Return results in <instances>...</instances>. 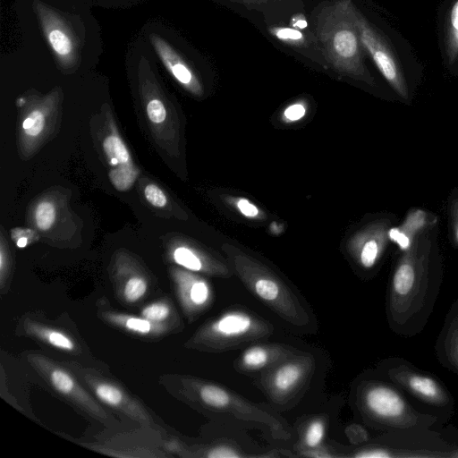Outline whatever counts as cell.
Returning <instances> with one entry per match:
<instances>
[{
	"mask_svg": "<svg viewBox=\"0 0 458 458\" xmlns=\"http://www.w3.org/2000/svg\"><path fill=\"white\" fill-rule=\"evenodd\" d=\"M269 352L261 346H253L247 349L242 357V363L250 369H259L267 364Z\"/></svg>",
	"mask_w": 458,
	"mask_h": 458,
	"instance_id": "484cf974",
	"label": "cell"
},
{
	"mask_svg": "<svg viewBox=\"0 0 458 458\" xmlns=\"http://www.w3.org/2000/svg\"><path fill=\"white\" fill-rule=\"evenodd\" d=\"M454 238H455V241L458 244V221L456 222L455 224V226H454Z\"/></svg>",
	"mask_w": 458,
	"mask_h": 458,
	"instance_id": "b9f144b4",
	"label": "cell"
},
{
	"mask_svg": "<svg viewBox=\"0 0 458 458\" xmlns=\"http://www.w3.org/2000/svg\"><path fill=\"white\" fill-rule=\"evenodd\" d=\"M421 230L402 250L390 278L386 312L390 329L410 338L423 331L433 312L443 282L437 242Z\"/></svg>",
	"mask_w": 458,
	"mask_h": 458,
	"instance_id": "6da1fadb",
	"label": "cell"
},
{
	"mask_svg": "<svg viewBox=\"0 0 458 458\" xmlns=\"http://www.w3.org/2000/svg\"><path fill=\"white\" fill-rule=\"evenodd\" d=\"M235 206L240 213L246 217L254 218L259 214L258 207L247 199H238L235 202Z\"/></svg>",
	"mask_w": 458,
	"mask_h": 458,
	"instance_id": "d590c367",
	"label": "cell"
},
{
	"mask_svg": "<svg viewBox=\"0 0 458 458\" xmlns=\"http://www.w3.org/2000/svg\"><path fill=\"white\" fill-rule=\"evenodd\" d=\"M252 287L260 299L268 302H276L283 294V289L276 279L265 276L255 278Z\"/></svg>",
	"mask_w": 458,
	"mask_h": 458,
	"instance_id": "d6986e66",
	"label": "cell"
},
{
	"mask_svg": "<svg viewBox=\"0 0 458 458\" xmlns=\"http://www.w3.org/2000/svg\"><path fill=\"white\" fill-rule=\"evenodd\" d=\"M386 233L384 229L359 236L354 242V257L365 270H371L379 262L386 245Z\"/></svg>",
	"mask_w": 458,
	"mask_h": 458,
	"instance_id": "4fadbf2b",
	"label": "cell"
},
{
	"mask_svg": "<svg viewBox=\"0 0 458 458\" xmlns=\"http://www.w3.org/2000/svg\"><path fill=\"white\" fill-rule=\"evenodd\" d=\"M454 446L439 431L404 429L386 432L370 446L357 452L360 458H452Z\"/></svg>",
	"mask_w": 458,
	"mask_h": 458,
	"instance_id": "8992f818",
	"label": "cell"
},
{
	"mask_svg": "<svg viewBox=\"0 0 458 458\" xmlns=\"http://www.w3.org/2000/svg\"><path fill=\"white\" fill-rule=\"evenodd\" d=\"M354 19L364 51L394 91L409 99L422 69L408 43L394 30L376 25L356 4Z\"/></svg>",
	"mask_w": 458,
	"mask_h": 458,
	"instance_id": "3957f363",
	"label": "cell"
},
{
	"mask_svg": "<svg viewBox=\"0 0 458 458\" xmlns=\"http://www.w3.org/2000/svg\"><path fill=\"white\" fill-rule=\"evenodd\" d=\"M352 0H333L316 16L315 31L326 60L339 72L374 84L364 63L361 45L354 19Z\"/></svg>",
	"mask_w": 458,
	"mask_h": 458,
	"instance_id": "7a4b0ae2",
	"label": "cell"
},
{
	"mask_svg": "<svg viewBox=\"0 0 458 458\" xmlns=\"http://www.w3.org/2000/svg\"><path fill=\"white\" fill-rule=\"evenodd\" d=\"M199 396L206 404L215 408H224L231 400L225 389L213 385L203 386L199 390Z\"/></svg>",
	"mask_w": 458,
	"mask_h": 458,
	"instance_id": "7402d4cb",
	"label": "cell"
},
{
	"mask_svg": "<svg viewBox=\"0 0 458 458\" xmlns=\"http://www.w3.org/2000/svg\"><path fill=\"white\" fill-rule=\"evenodd\" d=\"M92 388L99 400L106 404L123 408L130 414L140 416L137 406L131 403L128 396L117 386L107 382H95Z\"/></svg>",
	"mask_w": 458,
	"mask_h": 458,
	"instance_id": "9a60e30c",
	"label": "cell"
},
{
	"mask_svg": "<svg viewBox=\"0 0 458 458\" xmlns=\"http://www.w3.org/2000/svg\"><path fill=\"white\" fill-rule=\"evenodd\" d=\"M146 291V281L142 277L132 276L126 282L123 294L128 301H136L145 294Z\"/></svg>",
	"mask_w": 458,
	"mask_h": 458,
	"instance_id": "f1b7e54d",
	"label": "cell"
},
{
	"mask_svg": "<svg viewBox=\"0 0 458 458\" xmlns=\"http://www.w3.org/2000/svg\"><path fill=\"white\" fill-rule=\"evenodd\" d=\"M170 313L169 307L165 303H153L147 306L141 312L143 318L157 323L165 320Z\"/></svg>",
	"mask_w": 458,
	"mask_h": 458,
	"instance_id": "1f68e13d",
	"label": "cell"
},
{
	"mask_svg": "<svg viewBox=\"0 0 458 458\" xmlns=\"http://www.w3.org/2000/svg\"><path fill=\"white\" fill-rule=\"evenodd\" d=\"M325 435V425L321 420L312 421L305 433V443L310 447L318 446Z\"/></svg>",
	"mask_w": 458,
	"mask_h": 458,
	"instance_id": "4dcf8cb0",
	"label": "cell"
},
{
	"mask_svg": "<svg viewBox=\"0 0 458 458\" xmlns=\"http://www.w3.org/2000/svg\"><path fill=\"white\" fill-rule=\"evenodd\" d=\"M28 243H29V241H28L27 237H19L16 240V245L19 248H24V247H26L28 245Z\"/></svg>",
	"mask_w": 458,
	"mask_h": 458,
	"instance_id": "ab89813d",
	"label": "cell"
},
{
	"mask_svg": "<svg viewBox=\"0 0 458 458\" xmlns=\"http://www.w3.org/2000/svg\"><path fill=\"white\" fill-rule=\"evenodd\" d=\"M151 46L173 78L188 91L199 95L202 91L198 76L179 51L158 34L149 35Z\"/></svg>",
	"mask_w": 458,
	"mask_h": 458,
	"instance_id": "9c48e42d",
	"label": "cell"
},
{
	"mask_svg": "<svg viewBox=\"0 0 458 458\" xmlns=\"http://www.w3.org/2000/svg\"><path fill=\"white\" fill-rule=\"evenodd\" d=\"M56 211L53 203L49 201H42L38 204L35 212V223L41 231L50 229L55 220Z\"/></svg>",
	"mask_w": 458,
	"mask_h": 458,
	"instance_id": "cb8c5ba5",
	"label": "cell"
},
{
	"mask_svg": "<svg viewBox=\"0 0 458 458\" xmlns=\"http://www.w3.org/2000/svg\"><path fill=\"white\" fill-rule=\"evenodd\" d=\"M40 366L46 371L47 377L56 391L88 408L93 413L98 416L105 415V412L99 409L98 404L93 402L68 372L48 362H43Z\"/></svg>",
	"mask_w": 458,
	"mask_h": 458,
	"instance_id": "8fae6325",
	"label": "cell"
},
{
	"mask_svg": "<svg viewBox=\"0 0 458 458\" xmlns=\"http://www.w3.org/2000/svg\"><path fill=\"white\" fill-rule=\"evenodd\" d=\"M434 349L439 363L458 376V298L445 315Z\"/></svg>",
	"mask_w": 458,
	"mask_h": 458,
	"instance_id": "30bf717a",
	"label": "cell"
},
{
	"mask_svg": "<svg viewBox=\"0 0 458 458\" xmlns=\"http://www.w3.org/2000/svg\"><path fill=\"white\" fill-rule=\"evenodd\" d=\"M222 1H226V2L242 4L248 8L258 9V8L265 7L268 4H272L276 3V1H281V0H222Z\"/></svg>",
	"mask_w": 458,
	"mask_h": 458,
	"instance_id": "8d00e7d4",
	"label": "cell"
},
{
	"mask_svg": "<svg viewBox=\"0 0 458 458\" xmlns=\"http://www.w3.org/2000/svg\"><path fill=\"white\" fill-rule=\"evenodd\" d=\"M441 436L454 448L452 453V458H458V428L449 425L441 428L439 430Z\"/></svg>",
	"mask_w": 458,
	"mask_h": 458,
	"instance_id": "e575fe53",
	"label": "cell"
},
{
	"mask_svg": "<svg viewBox=\"0 0 458 458\" xmlns=\"http://www.w3.org/2000/svg\"><path fill=\"white\" fill-rule=\"evenodd\" d=\"M115 322H121L127 329L140 333L148 334L152 330L151 321L145 318L113 316Z\"/></svg>",
	"mask_w": 458,
	"mask_h": 458,
	"instance_id": "83f0119b",
	"label": "cell"
},
{
	"mask_svg": "<svg viewBox=\"0 0 458 458\" xmlns=\"http://www.w3.org/2000/svg\"><path fill=\"white\" fill-rule=\"evenodd\" d=\"M255 327V319L248 313L229 311L216 319L210 325L209 331L216 339L233 343L252 333Z\"/></svg>",
	"mask_w": 458,
	"mask_h": 458,
	"instance_id": "7c38bea8",
	"label": "cell"
},
{
	"mask_svg": "<svg viewBox=\"0 0 458 458\" xmlns=\"http://www.w3.org/2000/svg\"><path fill=\"white\" fill-rule=\"evenodd\" d=\"M103 148L112 166L133 167L130 152L121 138L112 133L103 142ZM116 168V169H117Z\"/></svg>",
	"mask_w": 458,
	"mask_h": 458,
	"instance_id": "ac0fdd59",
	"label": "cell"
},
{
	"mask_svg": "<svg viewBox=\"0 0 458 458\" xmlns=\"http://www.w3.org/2000/svg\"><path fill=\"white\" fill-rule=\"evenodd\" d=\"M377 371L400 388L421 411L436 416L438 430L453 417L454 396L435 375L398 356L382 360Z\"/></svg>",
	"mask_w": 458,
	"mask_h": 458,
	"instance_id": "5b68a950",
	"label": "cell"
},
{
	"mask_svg": "<svg viewBox=\"0 0 458 458\" xmlns=\"http://www.w3.org/2000/svg\"><path fill=\"white\" fill-rule=\"evenodd\" d=\"M173 259L178 265L191 270L201 271L204 264L200 257L191 248L179 246L173 252Z\"/></svg>",
	"mask_w": 458,
	"mask_h": 458,
	"instance_id": "ffe728a7",
	"label": "cell"
},
{
	"mask_svg": "<svg viewBox=\"0 0 458 458\" xmlns=\"http://www.w3.org/2000/svg\"><path fill=\"white\" fill-rule=\"evenodd\" d=\"M284 118L288 122H296L306 114V107L301 103H294L284 110Z\"/></svg>",
	"mask_w": 458,
	"mask_h": 458,
	"instance_id": "836d02e7",
	"label": "cell"
},
{
	"mask_svg": "<svg viewBox=\"0 0 458 458\" xmlns=\"http://www.w3.org/2000/svg\"><path fill=\"white\" fill-rule=\"evenodd\" d=\"M304 373L297 362L286 363L276 369L272 377V386L278 394H286L296 386Z\"/></svg>",
	"mask_w": 458,
	"mask_h": 458,
	"instance_id": "e0dca14e",
	"label": "cell"
},
{
	"mask_svg": "<svg viewBox=\"0 0 458 458\" xmlns=\"http://www.w3.org/2000/svg\"><path fill=\"white\" fill-rule=\"evenodd\" d=\"M44 125V113L39 109H34L23 120L22 130L28 136L35 137L41 133Z\"/></svg>",
	"mask_w": 458,
	"mask_h": 458,
	"instance_id": "4316f807",
	"label": "cell"
},
{
	"mask_svg": "<svg viewBox=\"0 0 458 458\" xmlns=\"http://www.w3.org/2000/svg\"><path fill=\"white\" fill-rule=\"evenodd\" d=\"M208 456L211 458H236L240 455L229 447L219 446L211 450Z\"/></svg>",
	"mask_w": 458,
	"mask_h": 458,
	"instance_id": "74e56055",
	"label": "cell"
},
{
	"mask_svg": "<svg viewBox=\"0 0 458 458\" xmlns=\"http://www.w3.org/2000/svg\"><path fill=\"white\" fill-rule=\"evenodd\" d=\"M4 245L2 243L1 245V251H0V272H1V278L3 280L5 266L7 265V257L5 256Z\"/></svg>",
	"mask_w": 458,
	"mask_h": 458,
	"instance_id": "f35d334b",
	"label": "cell"
},
{
	"mask_svg": "<svg viewBox=\"0 0 458 458\" xmlns=\"http://www.w3.org/2000/svg\"><path fill=\"white\" fill-rule=\"evenodd\" d=\"M138 176L136 167L114 169L109 173V177L114 186L119 191L129 189Z\"/></svg>",
	"mask_w": 458,
	"mask_h": 458,
	"instance_id": "d4e9b609",
	"label": "cell"
},
{
	"mask_svg": "<svg viewBox=\"0 0 458 458\" xmlns=\"http://www.w3.org/2000/svg\"><path fill=\"white\" fill-rule=\"evenodd\" d=\"M294 27L300 28L301 30L306 28L307 22L304 19H297L295 21H293Z\"/></svg>",
	"mask_w": 458,
	"mask_h": 458,
	"instance_id": "60d3db41",
	"label": "cell"
},
{
	"mask_svg": "<svg viewBox=\"0 0 458 458\" xmlns=\"http://www.w3.org/2000/svg\"><path fill=\"white\" fill-rule=\"evenodd\" d=\"M426 224L427 215L424 211H412L400 227L392 228L388 231V237L398 243L403 250L410 245L416 236L415 233L420 232Z\"/></svg>",
	"mask_w": 458,
	"mask_h": 458,
	"instance_id": "5bb4252c",
	"label": "cell"
},
{
	"mask_svg": "<svg viewBox=\"0 0 458 458\" xmlns=\"http://www.w3.org/2000/svg\"><path fill=\"white\" fill-rule=\"evenodd\" d=\"M272 35L283 43L297 47H307L306 36L296 29L286 27H274L269 29Z\"/></svg>",
	"mask_w": 458,
	"mask_h": 458,
	"instance_id": "603a6c76",
	"label": "cell"
},
{
	"mask_svg": "<svg viewBox=\"0 0 458 458\" xmlns=\"http://www.w3.org/2000/svg\"><path fill=\"white\" fill-rule=\"evenodd\" d=\"M442 63L452 75H458V0H443L437 18Z\"/></svg>",
	"mask_w": 458,
	"mask_h": 458,
	"instance_id": "ba28073f",
	"label": "cell"
},
{
	"mask_svg": "<svg viewBox=\"0 0 458 458\" xmlns=\"http://www.w3.org/2000/svg\"><path fill=\"white\" fill-rule=\"evenodd\" d=\"M357 401L366 421L385 432L428 429L438 425L436 416L421 411L400 388L380 374L360 384Z\"/></svg>",
	"mask_w": 458,
	"mask_h": 458,
	"instance_id": "277c9868",
	"label": "cell"
},
{
	"mask_svg": "<svg viewBox=\"0 0 458 458\" xmlns=\"http://www.w3.org/2000/svg\"><path fill=\"white\" fill-rule=\"evenodd\" d=\"M181 293L186 303L192 307H202L210 298V288L208 283L188 275L182 278Z\"/></svg>",
	"mask_w": 458,
	"mask_h": 458,
	"instance_id": "2e32d148",
	"label": "cell"
},
{
	"mask_svg": "<svg viewBox=\"0 0 458 458\" xmlns=\"http://www.w3.org/2000/svg\"><path fill=\"white\" fill-rule=\"evenodd\" d=\"M33 330L37 335L56 348L66 351H72L74 349L73 341L68 335L60 331L38 326H35Z\"/></svg>",
	"mask_w": 458,
	"mask_h": 458,
	"instance_id": "44dd1931",
	"label": "cell"
},
{
	"mask_svg": "<svg viewBox=\"0 0 458 458\" xmlns=\"http://www.w3.org/2000/svg\"><path fill=\"white\" fill-rule=\"evenodd\" d=\"M44 37L59 66L72 71L81 61V38L70 19L46 3L33 4Z\"/></svg>",
	"mask_w": 458,
	"mask_h": 458,
	"instance_id": "52a82bcc",
	"label": "cell"
},
{
	"mask_svg": "<svg viewBox=\"0 0 458 458\" xmlns=\"http://www.w3.org/2000/svg\"><path fill=\"white\" fill-rule=\"evenodd\" d=\"M147 114L153 123H161L166 117V110L163 101L156 97L148 99L147 103Z\"/></svg>",
	"mask_w": 458,
	"mask_h": 458,
	"instance_id": "f546056e",
	"label": "cell"
},
{
	"mask_svg": "<svg viewBox=\"0 0 458 458\" xmlns=\"http://www.w3.org/2000/svg\"><path fill=\"white\" fill-rule=\"evenodd\" d=\"M144 196L148 203L156 208H163L167 203L164 191L156 184L149 183L144 189Z\"/></svg>",
	"mask_w": 458,
	"mask_h": 458,
	"instance_id": "d6a6232c",
	"label": "cell"
}]
</instances>
